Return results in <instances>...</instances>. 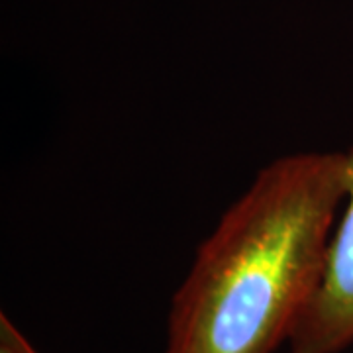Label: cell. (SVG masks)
I'll list each match as a JSON object with an SVG mask.
<instances>
[{"label": "cell", "instance_id": "cell-1", "mask_svg": "<svg viewBox=\"0 0 353 353\" xmlns=\"http://www.w3.org/2000/svg\"><path fill=\"white\" fill-rule=\"evenodd\" d=\"M350 190L347 150L265 163L201 241L171 301L165 353H273L324 275Z\"/></svg>", "mask_w": 353, "mask_h": 353}, {"label": "cell", "instance_id": "cell-2", "mask_svg": "<svg viewBox=\"0 0 353 353\" xmlns=\"http://www.w3.org/2000/svg\"><path fill=\"white\" fill-rule=\"evenodd\" d=\"M347 157L350 190L332 234L322 281L287 341L289 353H341L353 345V148Z\"/></svg>", "mask_w": 353, "mask_h": 353}, {"label": "cell", "instance_id": "cell-3", "mask_svg": "<svg viewBox=\"0 0 353 353\" xmlns=\"http://www.w3.org/2000/svg\"><path fill=\"white\" fill-rule=\"evenodd\" d=\"M0 353H38L4 312L0 314Z\"/></svg>", "mask_w": 353, "mask_h": 353}]
</instances>
